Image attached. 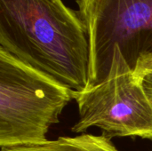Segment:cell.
<instances>
[{"mask_svg": "<svg viewBox=\"0 0 152 151\" xmlns=\"http://www.w3.org/2000/svg\"><path fill=\"white\" fill-rule=\"evenodd\" d=\"M79 119L73 133L98 127L102 135L152 140V102L134 69L114 50L107 76L75 95Z\"/></svg>", "mask_w": 152, "mask_h": 151, "instance_id": "3957f363", "label": "cell"}, {"mask_svg": "<svg viewBox=\"0 0 152 151\" xmlns=\"http://www.w3.org/2000/svg\"><path fill=\"white\" fill-rule=\"evenodd\" d=\"M74 97L69 88L0 48L1 150L45 142Z\"/></svg>", "mask_w": 152, "mask_h": 151, "instance_id": "7a4b0ae2", "label": "cell"}, {"mask_svg": "<svg viewBox=\"0 0 152 151\" xmlns=\"http://www.w3.org/2000/svg\"><path fill=\"white\" fill-rule=\"evenodd\" d=\"M134 70L152 102V67L137 65Z\"/></svg>", "mask_w": 152, "mask_h": 151, "instance_id": "8992f818", "label": "cell"}, {"mask_svg": "<svg viewBox=\"0 0 152 151\" xmlns=\"http://www.w3.org/2000/svg\"><path fill=\"white\" fill-rule=\"evenodd\" d=\"M88 36L94 85L107 76L114 50L134 69L152 57V0H77Z\"/></svg>", "mask_w": 152, "mask_h": 151, "instance_id": "277c9868", "label": "cell"}, {"mask_svg": "<svg viewBox=\"0 0 152 151\" xmlns=\"http://www.w3.org/2000/svg\"><path fill=\"white\" fill-rule=\"evenodd\" d=\"M137 65H142V66H147V67H152V57L151 58H143L138 61ZM135 66V67H136Z\"/></svg>", "mask_w": 152, "mask_h": 151, "instance_id": "52a82bcc", "label": "cell"}, {"mask_svg": "<svg viewBox=\"0 0 152 151\" xmlns=\"http://www.w3.org/2000/svg\"><path fill=\"white\" fill-rule=\"evenodd\" d=\"M0 48L75 95L94 85L88 36L61 0H0Z\"/></svg>", "mask_w": 152, "mask_h": 151, "instance_id": "6da1fadb", "label": "cell"}, {"mask_svg": "<svg viewBox=\"0 0 152 151\" xmlns=\"http://www.w3.org/2000/svg\"><path fill=\"white\" fill-rule=\"evenodd\" d=\"M1 151H119L110 139L84 133L76 137H60L38 145L20 147Z\"/></svg>", "mask_w": 152, "mask_h": 151, "instance_id": "5b68a950", "label": "cell"}]
</instances>
